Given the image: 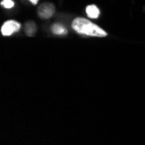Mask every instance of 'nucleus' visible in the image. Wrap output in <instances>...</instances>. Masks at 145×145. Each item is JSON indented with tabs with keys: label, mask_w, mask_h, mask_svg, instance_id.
Listing matches in <instances>:
<instances>
[{
	"label": "nucleus",
	"mask_w": 145,
	"mask_h": 145,
	"mask_svg": "<svg viewBox=\"0 0 145 145\" xmlns=\"http://www.w3.org/2000/svg\"><path fill=\"white\" fill-rule=\"evenodd\" d=\"M86 13L89 18H97L99 14H100V10L96 5H88L86 7Z\"/></svg>",
	"instance_id": "20e7f679"
},
{
	"label": "nucleus",
	"mask_w": 145,
	"mask_h": 145,
	"mask_svg": "<svg viewBox=\"0 0 145 145\" xmlns=\"http://www.w3.org/2000/svg\"><path fill=\"white\" fill-rule=\"evenodd\" d=\"M21 28V24L16 21L13 20H9L5 22L2 28H1V32L3 36H10L16 31H18Z\"/></svg>",
	"instance_id": "f03ea898"
},
{
	"label": "nucleus",
	"mask_w": 145,
	"mask_h": 145,
	"mask_svg": "<svg viewBox=\"0 0 145 145\" xmlns=\"http://www.w3.org/2000/svg\"><path fill=\"white\" fill-rule=\"evenodd\" d=\"M51 31L56 35H65L67 33V30L59 24H55L52 25Z\"/></svg>",
	"instance_id": "39448f33"
},
{
	"label": "nucleus",
	"mask_w": 145,
	"mask_h": 145,
	"mask_svg": "<svg viewBox=\"0 0 145 145\" xmlns=\"http://www.w3.org/2000/svg\"><path fill=\"white\" fill-rule=\"evenodd\" d=\"M30 1H31L33 5H37V2H38V0H30Z\"/></svg>",
	"instance_id": "6e6552de"
},
{
	"label": "nucleus",
	"mask_w": 145,
	"mask_h": 145,
	"mask_svg": "<svg viewBox=\"0 0 145 145\" xmlns=\"http://www.w3.org/2000/svg\"><path fill=\"white\" fill-rule=\"evenodd\" d=\"M1 5L6 9H10L14 6V3H13L12 0H3L1 2Z\"/></svg>",
	"instance_id": "0eeeda50"
},
{
	"label": "nucleus",
	"mask_w": 145,
	"mask_h": 145,
	"mask_svg": "<svg viewBox=\"0 0 145 145\" xmlns=\"http://www.w3.org/2000/svg\"><path fill=\"white\" fill-rule=\"evenodd\" d=\"M72 29L79 34L90 37H103L107 36V32L100 28L98 25L91 23L89 20L83 18H76L71 24Z\"/></svg>",
	"instance_id": "f257e3e1"
},
{
	"label": "nucleus",
	"mask_w": 145,
	"mask_h": 145,
	"mask_svg": "<svg viewBox=\"0 0 145 145\" xmlns=\"http://www.w3.org/2000/svg\"><path fill=\"white\" fill-rule=\"evenodd\" d=\"M36 31H37V26L34 23L32 22H29L26 24L25 25V32L28 36L31 37V36H34L35 33H36Z\"/></svg>",
	"instance_id": "423d86ee"
},
{
	"label": "nucleus",
	"mask_w": 145,
	"mask_h": 145,
	"mask_svg": "<svg viewBox=\"0 0 145 145\" xmlns=\"http://www.w3.org/2000/svg\"><path fill=\"white\" fill-rule=\"evenodd\" d=\"M54 10H55V7L52 4L44 3L38 7L37 13H38V16L40 18L46 19V18H50L54 14Z\"/></svg>",
	"instance_id": "7ed1b4c3"
}]
</instances>
